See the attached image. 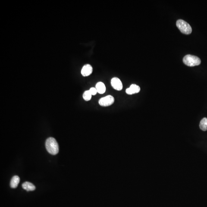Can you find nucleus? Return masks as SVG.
<instances>
[{"instance_id":"2","label":"nucleus","mask_w":207,"mask_h":207,"mask_svg":"<svg viewBox=\"0 0 207 207\" xmlns=\"http://www.w3.org/2000/svg\"><path fill=\"white\" fill-rule=\"evenodd\" d=\"M183 62L186 65L192 67L198 66L201 64L200 59L194 55H188L183 59Z\"/></svg>"},{"instance_id":"6","label":"nucleus","mask_w":207,"mask_h":207,"mask_svg":"<svg viewBox=\"0 0 207 207\" xmlns=\"http://www.w3.org/2000/svg\"><path fill=\"white\" fill-rule=\"evenodd\" d=\"M140 91V88L139 86L136 84H132L130 87L126 89V93L129 95L139 93Z\"/></svg>"},{"instance_id":"4","label":"nucleus","mask_w":207,"mask_h":207,"mask_svg":"<svg viewBox=\"0 0 207 207\" xmlns=\"http://www.w3.org/2000/svg\"><path fill=\"white\" fill-rule=\"evenodd\" d=\"M114 101L115 99L113 96L111 95H108L101 98L99 100V104L101 106L108 107L113 104Z\"/></svg>"},{"instance_id":"13","label":"nucleus","mask_w":207,"mask_h":207,"mask_svg":"<svg viewBox=\"0 0 207 207\" xmlns=\"http://www.w3.org/2000/svg\"><path fill=\"white\" fill-rule=\"evenodd\" d=\"M89 91L92 95H93V96L96 95L97 93H98L97 90L96 88L92 87L91 88Z\"/></svg>"},{"instance_id":"3","label":"nucleus","mask_w":207,"mask_h":207,"mask_svg":"<svg viewBox=\"0 0 207 207\" xmlns=\"http://www.w3.org/2000/svg\"><path fill=\"white\" fill-rule=\"evenodd\" d=\"M177 26L182 33L188 35L191 33L192 29L191 27L187 22L183 20H178Z\"/></svg>"},{"instance_id":"8","label":"nucleus","mask_w":207,"mask_h":207,"mask_svg":"<svg viewBox=\"0 0 207 207\" xmlns=\"http://www.w3.org/2000/svg\"><path fill=\"white\" fill-rule=\"evenodd\" d=\"M96 88L98 93L100 94L105 93L106 91V87L105 84L102 82H99L96 84Z\"/></svg>"},{"instance_id":"7","label":"nucleus","mask_w":207,"mask_h":207,"mask_svg":"<svg viewBox=\"0 0 207 207\" xmlns=\"http://www.w3.org/2000/svg\"><path fill=\"white\" fill-rule=\"evenodd\" d=\"M93 68L91 65L89 64H87L83 66L81 70V73L83 76L86 77L91 74Z\"/></svg>"},{"instance_id":"10","label":"nucleus","mask_w":207,"mask_h":207,"mask_svg":"<svg viewBox=\"0 0 207 207\" xmlns=\"http://www.w3.org/2000/svg\"><path fill=\"white\" fill-rule=\"evenodd\" d=\"M19 182V177L18 176H14L11 179L10 186L12 188H15L17 187Z\"/></svg>"},{"instance_id":"11","label":"nucleus","mask_w":207,"mask_h":207,"mask_svg":"<svg viewBox=\"0 0 207 207\" xmlns=\"http://www.w3.org/2000/svg\"><path fill=\"white\" fill-rule=\"evenodd\" d=\"M199 127L202 131H205L207 130V118H204L202 119L199 124Z\"/></svg>"},{"instance_id":"5","label":"nucleus","mask_w":207,"mask_h":207,"mask_svg":"<svg viewBox=\"0 0 207 207\" xmlns=\"http://www.w3.org/2000/svg\"><path fill=\"white\" fill-rule=\"evenodd\" d=\"M111 85L112 88L116 90L120 91L123 89L122 82L118 78L114 77L111 79Z\"/></svg>"},{"instance_id":"9","label":"nucleus","mask_w":207,"mask_h":207,"mask_svg":"<svg viewBox=\"0 0 207 207\" xmlns=\"http://www.w3.org/2000/svg\"><path fill=\"white\" fill-rule=\"evenodd\" d=\"M22 187L23 189L27 191H32L35 190L36 188V186H34V185L27 181L23 183L22 185Z\"/></svg>"},{"instance_id":"1","label":"nucleus","mask_w":207,"mask_h":207,"mask_svg":"<svg viewBox=\"0 0 207 207\" xmlns=\"http://www.w3.org/2000/svg\"><path fill=\"white\" fill-rule=\"evenodd\" d=\"M48 152L52 155H55L59 152V146L54 138L50 137L47 139L45 143Z\"/></svg>"},{"instance_id":"12","label":"nucleus","mask_w":207,"mask_h":207,"mask_svg":"<svg viewBox=\"0 0 207 207\" xmlns=\"http://www.w3.org/2000/svg\"><path fill=\"white\" fill-rule=\"evenodd\" d=\"M92 96V95L89 90L86 91L84 92L83 98L85 101H89L91 99Z\"/></svg>"}]
</instances>
